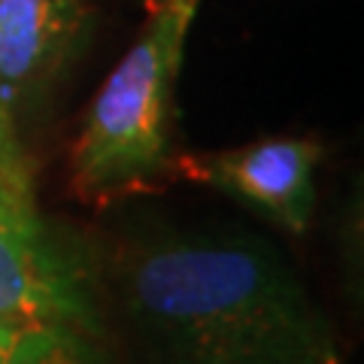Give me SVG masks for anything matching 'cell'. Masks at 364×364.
<instances>
[{"mask_svg": "<svg viewBox=\"0 0 364 364\" xmlns=\"http://www.w3.org/2000/svg\"><path fill=\"white\" fill-rule=\"evenodd\" d=\"M149 364H337V337L286 255L237 228L158 225L95 261Z\"/></svg>", "mask_w": 364, "mask_h": 364, "instance_id": "cell-1", "label": "cell"}, {"mask_svg": "<svg viewBox=\"0 0 364 364\" xmlns=\"http://www.w3.org/2000/svg\"><path fill=\"white\" fill-rule=\"evenodd\" d=\"M198 4L155 6L146 31L97 88L70 149V186L79 200L107 203L170 170L173 85Z\"/></svg>", "mask_w": 364, "mask_h": 364, "instance_id": "cell-2", "label": "cell"}, {"mask_svg": "<svg viewBox=\"0 0 364 364\" xmlns=\"http://www.w3.org/2000/svg\"><path fill=\"white\" fill-rule=\"evenodd\" d=\"M100 282L82 243L49 225L33 186L0 182V325H70L100 334Z\"/></svg>", "mask_w": 364, "mask_h": 364, "instance_id": "cell-3", "label": "cell"}, {"mask_svg": "<svg viewBox=\"0 0 364 364\" xmlns=\"http://www.w3.org/2000/svg\"><path fill=\"white\" fill-rule=\"evenodd\" d=\"M322 149L304 136H270L228 152L188 155L179 167L191 179L264 213L279 228L304 234L316 207V164Z\"/></svg>", "mask_w": 364, "mask_h": 364, "instance_id": "cell-4", "label": "cell"}, {"mask_svg": "<svg viewBox=\"0 0 364 364\" xmlns=\"http://www.w3.org/2000/svg\"><path fill=\"white\" fill-rule=\"evenodd\" d=\"M88 28L85 0H0V100L13 122L82 52Z\"/></svg>", "mask_w": 364, "mask_h": 364, "instance_id": "cell-5", "label": "cell"}, {"mask_svg": "<svg viewBox=\"0 0 364 364\" xmlns=\"http://www.w3.org/2000/svg\"><path fill=\"white\" fill-rule=\"evenodd\" d=\"M0 364H107L95 337L70 325H18L6 328Z\"/></svg>", "mask_w": 364, "mask_h": 364, "instance_id": "cell-6", "label": "cell"}, {"mask_svg": "<svg viewBox=\"0 0 364 364\" xmlns=\"http://www.w3.org/2000/svg\"><path fill=\"white\" fill-rule=\"evenodd\" d=\"M0 182H16V186H33L31 164L25 158V149L18 143L16 122L6 112L0 100Z\"/></svg>", "mask_w": 364, "mask_h": 364, "instance_id": "cell-7", "label": "cell"}, {"mask_svg": "<svg viewBox=\"0 0 364 364\" xmlns=\"http://www.w3.org/2000/svg\"><path fill=\"white\" fill-rule=\"evenodd\" d=\"M146 4H149V6L155 9V6H161V4H167V0H146Z\"/></svg>", "mask_w": 364, "mask_h": 364, "instance_id": "cell-8", "label": "cell"}, {"mask_svg": "<svg viewBox=\"0 0 364 364\" xmlns=\"http://www.w3.org/2000/svg\"><path fill=\"white\" fill-rule=\"evenodd\" d=\"M6 328H9V325H0V343H4V334H6Z\"/></svg>", "mask_w": 364, "mask_h": 364, "instance_id": "cell-9", "label": "cell"}]
</instances>
